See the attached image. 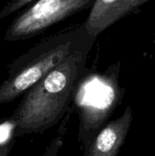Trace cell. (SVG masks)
Wrapping results in <instances>:
<instances>
[{
	"label": "cell",
	"mask_w": 155,
	"mask_h": 156,
	"mask_svg": "<svg viewBox=\"0 0 155 156\" xmlns=\"http://www.w3.org/2000/svg\"><path fill=\"white\" fill-rule=\"evenodd\" d=\"M92 46L70 54L27 90L12 116L16 135L45 131L60 120L81 79Z\"/></svg>",
	"instance_id": "cell-1"
},
{
	"label": "cell",
	"mask_w": 155,
	"mask_h": 156,
	"mask_svg": "<svg viewBox=\"0 0 155 156\" xmlns=\"http://www.w3.org/2000/svg\"><path fill=\"white\" fill-rule=\"evenodd\" d=\"M95 40L81 25L37 43L9 65L8 77L0 84V104L27 91L70 54Z\"/></svg>",
	"instance_id": "cell-2"
},
{
	"label": "cell",
	"mask_w": 155,
	"mask_h": 156,
	"mask_svg": "<svg viewBox=\"0 0 155 156\" xmlns=\"http://www.w3.org/2000/svg\"><path fill=\"white\" fill-rule=\"evenodd\" d=\"M95 0H36L18 15L5 34L8 42L26 39L49 27L90 8Z\"/></svg>",
	"instance_id": "cell-3"
},
{
	"label": "cell",
	"mask_w": 155,
	"mask_h": 156,
	"mask_svg": "<svg viewBox=\"0 0 155 156\" xmlns=\"http://www.w3.org/2000/svg\"><path fill=\"white\" fill-rule=\"evenodd\" d=\"M151 0H95L83 27L90 36L97 37L125 16L135 13Z\"/></svg>",
	"instance_id": "cell-4"
},
{
	"label": "cell",
	"mask_w": 155,
	"mask_h": 156,
	"mask_svg": "<svg viewBox=\"0 0 155 156\" xmlns=\"http://www.w3.org/2000/svg\"><path fill=\"white\" fill-rule=\"evenodd\" d=\"M132 110L127 106L122 115L104 126L91 142L85 156H117L132 123Z\"/></svg>",
	"instance_id": "cell-5"
},
{
	"label": "cell",
	"mask_w": 155,
	"mask_h": 156,
	"mask_svg": "<svg viewBox=\"0 0 155 156\" xmlns=\"http://www.w3.org/2000/svg\"><path fill=\"white\" fill-rule=\"evenodd\" d=\"M36 0H9L3 6L0 11V19H3L6 16H11L13 13L20 10L30 3H33Z\"/></svg>",
	"instance_id": "cell-6"
},
{
	"label": "cell",
	"mask_w": 155,
	"mask_h": 156,
	"mask_svg": "<svg viewBox=\"0 0 155 156\" xmlns=\"http://www.w3.org/2000/svg\"><path fill=\"white\" fill-rule=\"evenodd\" d=\"M13 143H7L2 146H0V156H8V154L12 148Z\"/></svg>",
	"instance_id": "cell-7"
}]
</instances>
